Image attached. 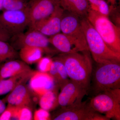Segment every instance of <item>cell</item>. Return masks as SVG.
<instances>
[{
    "instance_id": "cell-1",
    "label": "cell",
    "mask_w": 120,
    "mask_h": 120,
    "mask_svg": "<svg viewBox=\"0 0 120 120\" xmlns=\"http://www.w3.org/2000/svg\"><path fill=\"white\" fill-rule=\"evenodd\" d=\"M54 59L63 64L71 80L87 90H89L93 67L89 50L62 53Z\"/></svg>"
},
{
    "instance_id": "cell-2",
    "label": "cell",
    "mask_w": 120,
    "mask_h": 120,
    "mask_svg": "<svg viewBox=\"0 0 120 120\" xmlns=\"http://www.w3.org/2000/svg\"><path fill=\"white\" fill-rule=\"evenodd\" d=\"M89 52L98 64L120 63V54L111 50L89 21L87 17L80 19Z\"/></svg>"
},
{
    "instance_id": "cell-3",
    "label": "cell",
    "mask_w": 120,
    "mask_h": 120,
    "mask_svg": "<svg viewBox=\"0 0 120 120\" xmlns=\"http://www.w3.org/2000/svg\"><path fill=\"white\" fill-rule=\"evenodd\" d=\"M87 19L99 34L108 47L116 53L120 54V28L98 11L90 7Z\"/></svg>"
},
{
    "instance_id": "cell-4",
    "label": "cell",
    "mask_w": 120,
    "mask_h": 120,
    "mask_svg": "<svg viewBox=\"0 0 120 120\" xmlns=\"http://www.w3.org/2000/svg\"><path fill=\"white\" fill-rule=\"evenodd\" d=\"M97 64L92 70L91 79L96 95L106 90L120 88V63Z\"/></svg>"
},
{
    "instance_id": "cell-5",
    "label": "cell",
    "mask_w": 120,
    "mask_h": 120,
    "mask_svg": "<svg viewBox=\"0 0 120 120\" xmlns=\"http://www.w3.org/2000/svg\"><path fill=\"white\" fill-rule=\"evenodd\" d=\"M89 103L94 110L104 114L110 120H120V88L100 92L92 98Z\"/></svg>"
},
{
    "instance_id": "cell-6",
    "label": "cell",
    "mask_w": 120,
    "mask_h": 120,
    "mask_svg": "<svg viewBox=\"0 0 120 120\" xmlns=\"http://www.w3.org/2000/svg\"><path fill=\"white\" fill-rule=\"evenodd\" d=\"M61 31L75 44L79 52L89 50L79 17L71 13L65 15L64 13Z\"/></svg>"
},
{
    "instance_id": "cell-7",
    "label": "cell",
    "mask_w": 120,
    "mask_h": 120,
    "mask_svg": "<svg viewBox=\"0 0 120 120\" xmlns=\"http://www.w3.org/2000/svg\"><path fill=\"white\" fill-rule=\"evenodd\" d=\"M51 119L53 120H110L94 110L86 101L75 105L61 107Z\"/></svg>"
},
{
    "instance_id": "cell-8",
    "label": "cell",
    "mask_w": 120,
    "mask_h": 120,
    "mask_svg": "<svg viewBox=\"0 0 120 120\" xmlns=\"http://www.w3.org/2000/svg\"><path fill=\"white\" fill-rule=\"evenodd\" d=\"M27 8L18 10H4L0 14V25L11 37L24 32L29 24Z\"/></svg>"
},
{
    "instance_id": "cell-9",
    "label": "cell",
    "mask_w": 120,
    "mask_h": 120,
    "mask_svg": "<svg viewBox=\"0 0 120 120\" xmlns=\"http://www.w3.org/2000/svg\"><path fill=\"white\" fill-rule=\"evenodd\" d=\"M10 44L16 50H20L26 47H37L45 52L50 53L53 52L49 47V38L37 30L29 29L25 33L22 32L11 37Z\"/></svg>"
},
{
    "instance_id": "cell-10",
    "label": "cell",
    "mask_w": 120,
    "mask_h": 120,
    "mask_svg": "<svg viewBox=\"0 0 120 120\" xmlns=\"http://www.w3.org/2000/svg\"><path fill=\"white\" fill-rule=\"evenodd\" d=\"M60 4V0H30L29 29H33L50 16Z\"/></svg>"
},
{
    "instance_id": "cell-11",
    "label": "cell",
    "mask_w": 120,
    "mask_h": 120,
    "mask_svg": "<svg viewBox=\"0 0 120 120\" xmlns=\"http://www.w3.org/2000/svg\"><path fill=\"white\" fill-rule=\"evenodd\" d=\"M2 100L15 107L27 106L33 110L35 104L38 101L39 98L29 86L23 83L16 87Z\"/></svg>"
},
{
    "instance_id": "cell-12",
    "label": "cell",
    "mask_w": 120,
    "mask_h": 120,
    "mask_svg": "<svg viewBox=\"0 0 120 120\" xmlns=\"http://www.w3.org/2000/svg\"><path fill=\"white\" fill-rule=\"evenodd\" d=\"M87 90L78 84L69 80L61 88L58 96V105L61 107H68L81 103Z\"/></svg>"
},
{
    "instance_id": "cell-13",
    "label": "cell",
    "mask_w": 120,
    "mask_h": 120,
    "mask_svg": "<svg viewBox=\"0 0 120 120\" xmlns=\"http://www.w3.org/2000/svg\"><path fill=\"white\" fill-rule=\"evenodd\" d=\"M64 11L59 5L50 16L33 29L38 31L47 37H52L60 33L61 20Z\"/></svg>"
},
{
    "instance_id": "cell-14",
    "label": "cell",
    "mask_w": 120,
    "mask_h": 120,
    "mask_svg": "<svg viewBox=\"0 0 120 120\" xmlns=\"http://www.w3.org/2000/svg\"><path fill=\"white\" fill-rule=\"evenodd\" d=\"M29 80L30 89L39 98L48 91L55 90L57 87L47 72L35 71Z\"/></svg>"
},
{
    "instance_id": "cell-15",
    "label": "cell",
    "mask_w": 120,
    "mask_h": 120,
    "mask_svg": "<svg viewBox=\"0 0 120 120\" xmlns=\"http://www.w3.org/2000/svg\"><path fill=\"white\" fill-rule=\"evenodd\" d=\"M31 69L28 64L22 60H10L2 64L0 67V81Z\"/></svg>"
},
{
    "instance_id": "cell-16",
    "label": "cell",
    "mask_w": 120,
    "mask_h": 120,
    "mask_svg": "<svg viewBox=\"0 0 120 120\" xmlns=\"http://www.w3.org/2000/svg\"><path fill=\"white\" fill-rule=\"evenodd\" d=\"M32 69L20 73L0 81V96L11 91L18 85L26 83L34 74Z\"/></svg>"
},
{
    "instance_id": "cell-17",
    "label": "cell",
    "mask_w": 120,
    "mask_h": 120,
    "mask_svg": "<svg viewBox=\"0 0 120 120\" xmlns=\"http://www.w3.org/2000/svg\"><path fill=\"white\" fill-rule=\"evenodd\" d=\"M60 4L64 11L80 19L87 17L90 8L87 0H60Z\"/></svg>"
},
{
    "instance_id": "cell-18",
    "label": "cell",
    "mask_w": 120,
    "mask_h": 120,
    "mask_svg": "<svg viewBox=\"0 0 120 120\" xmlns=\"http://www.w3.org/2000/svg\"><path fill=\"white\" fill-rule=\"evenodd\" d=\"M50 43L56 49L63 53L79 52L75 45L63 33H58L49 37Z\"/></svg>"
},
{
    "instance_id": "cell-19",
    "label": "cell",
    "mask_w": 120,
    "mask_h": 120,
    "mask_svg": "<svg viewBox=\"0 0 120 120\" xmlns=\"http://www.w3.org/2000/svg\"><path fill=\"white\" fill-rule=\"evenodd\" d=\"M47 73L53 80L57 87L61 88L69 80L64 65L56 59H54L52 61L50 69Z\"/></svg>"
},
{
    "instance_id": "cell-20",
    "label": "cell",
    "mask_w": 120,
    "mask_h": 120,
    "mask_svg": "<svg viewBox=\"0 0 120 120\" xmlns=\"http://www.w3.org/2000/svg\"><path fill=\"white\" fill-rule=\"evenodd\" d=\"M57 89L49 90L39 98L38 102L41 108L49 112L58 105Z\"/></svg>"
},
{
    "instance_id": "cell-21",
    "label": "cell",
    "mask_w": 120,
    "mask_h": 120,
    "mask_svg": "<svg viewBox=\"0 0 120 120\" xmlns=\"http://www.w3.org/2000/svg\"><path fill=\"white\" fill-rule=\"evenodd\" d=\"M43 50L37 47H26L20 50L19 56L21 60L28 64L38 62L41 58Z\"/></svg>"
},
{
    "instance_id": "cell-22",
    "label": "cell",
    "mask_w": 120,
    "mask_h": 120,
    "mask_svg": "<svg viewBox=\"0 0 120 120\" xmlns=\"http://www.w3.org/2000/svg\"><path fill=\"white\" fill-rule=\"evenodd\" d=\"M19 53L8 42L0 41V64L10 60L17 59Z\"/></svg>"
},
{
    "instance_id": "cell-23",
    "label": "cell",
    "mask_w": 120,
    "mask_h": 120,
    "mask_svg": "<svg viewBox=\"0 0 120 120\" xmlns=\"http://www.w3.org/2000/svg\"><path fill=\"white\" fill-rule=\"evenodd\" d=\"M32 109L27 106L15 107L12 120H33Z\"/></svg>"
},
{
    "instance_id": "cell-24",
    "label": "cell",
    "mask_w": 120,
    "mask_h": 120,
    "mask_svg": "<svg viewBox=\"0 0 120 120\" xmlns=\"http://www.w3.org/2000/svg\"><path fill=\"white\" fill-rule=\"evenodd\" d=\"M30 0H3V11L26 8Z\"/></svg>"
},
{
    "instance_id": "cell-25",
    "label": "cell",
    "mask_w": 120,
    "mask_h": 120,
    "mask_svg": "<svg viewBox=\"0 0 120 120\" xmlns=\"http://www.w3.org/2000/svg\"><path fill=\"white\" fill-rule=\"evenodd\" d=\"M37 62L38 71L48 72L50 69L52 61L49 58H41Z\"/></svg>"
},
{
    "instance_id": "cell-26",
    "label": "cell",
    "mask_w": 120,
    "mask_h": 120,
    "mask_svg": "<svg viewBox=\"0 0 120 120\" xmlns=\"http://www.w3.org/2000/svg\"><path fill=\"white\" fill-rule=\"evenodd\" d=\"M49 111L41 108L35 111L33 115V120H51Z\"/></svg>"
},
{
    "instance_id": "cell-27",
    "label": "cell",
    "mask_w": 120,
    "mask_h": 120,
    "mask_svg": "<svg viewBox=\"0 0 120 120\" xmlns=\"http://www.w3.org/2000/svg\"><path fill=\"white\" fill-rule=\"evenodd\" d=\"M15 107L8 104L4 111L0 116V120H12Z\"/></svg>"
},
{
    "instance_id": "cell-28",
    "label": "cell",
    "mask_w": 120,
    "mask_h": 120,
    "mask_svg": "<svg viewBox=\"0 0 120 120\" xmlns=\"http://www.w3.org/2000/svg\"><path fill=\"white\" fill-rule=\"evenodd\" d=\"M98 11L102 15L108 16L109 14V8L104 0H101L98 7Z\"/></svg>"
},
{
    "instance_id": "cell-29",
    "label": "cell",
    "mask_w": 120,
    "mask_h": 120,
    "mask_svg": "<svg viewBox=\"0 0 120 120\" xmlns=\"http://www.w3.org/2000/svg\"><path fill=\"white\" fill-rule=\"evenodd\" d=\"M11 37V35L0 25V41L8 42L9 41Z\"/></svg>"
},
{
    "instance_id": "cell-30",
    "label": "cell",
    "mask_w": 120,
    "mask_h": 120,
    "mask_svg": "<svg viewBox=\"0 0 120 120\" xmlns=\"http://www.w3.org/2000/svg\"><path fill=\"white\" fill-rule=\"evenodd\" d=\"M5 103L3 100L0 99V116L2 114L6 108Z\"/></svg>"
},
{
    "instance_id": "cell-31",
    "label": "cell",
    "mask_w": 120,
    "mask_h": 120,
    "mask_svg": "<svg viewBox=\"0 0 120 120\" xmlns=\"http://www.w3.org/2000/svg\"><path fill=\"white\" fill-rule=\"evenodd\" d=\"M91 4L94 5L97 7L98 9V7L99 3H100L101 0H88Z\"/></svg>"
},
{
    "instance_id": "cell-32",
    "label": "cell",
    "mask_w": 120,
    "mask_h": 120,
    "mask_svg": "<svg viewBox=\"0 0 120 120\" xmlns=\"http://www.w3.org/2000/svg\"><path fill=\"white\" fill-rule=\"evenodd\" d=\"M3 0H0V11H3Z\"/></svg>"
},
{
    "instance_id": "cell-33",
    "label": "cell",
    "mask_w": 120,
    "mask_h": 120,
    "mask_svg": "<svg viewBox=\"0 0 120 120\" xmlns=\"http://www.w3.org/2000/svg\"><path fill=\"white\" fill-rule=\"evenodd\" d=\"M116 0H109V1L111 2V4L112 5L114 4H115Z\"/></svg>"
}]
</instances>
